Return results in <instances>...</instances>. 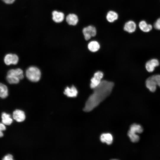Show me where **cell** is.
I'll return each mask as SVG.
<instances>
[{"label": "cell", "instance_id": "obj_1", "mask_svg": "<svg viewBox=\"0 0 160 160\" xmlns=\"http://www.w3.org/2000/svg\"><path fill=\"white\" fill-rule=\"evenodd\" d=\"M114 85L113 82L102 80L94 89L93 92L87 100L84 110L89 112L97 106L111 94Z\"/></svg>", "mask_w": 160, "mask_h": 160}, {"label": "cell", "instance_id": "obj_2", "mask_svg": "<svg viewBox=\"0 0 160 160\" xmlns=\"http://www.w3.org/2000/svg\"><path fill=\"white\" fill-rule=\"evenodd\" d=\"M24 78L23 70L20 68L11 69L8 71L6 80L10 84L18 83Z\"/></svg>", "mask_w": 160, "mask_h": 160}, {"label": "cell", "instance_id": "obj_3", "mask_svg": "<svg viewBox=\"0 0 160 160\" xmlns=\"http://www.w3.org/2000/svg\"><path fill=\"white\" fill-rule=\"evenodd\" d=\"M143 131V128L141 125L134 123L130 126L127 132V135L131 142L136 143L138 142L140 139L139 136L136 133H141Z\"/></svg>", "mask_w": 160, "mask_h": 160}, {"label": "cell", "instance_id": "obj_4", "mask_svg": "<svg viewBox=\"0 0 160 160\" xmlns=\"http://www.w3.org/2000/svg\"><path fill=\"white\" fill-rule=\"evenodd\" d=\"M25 74L27 78L33 82L38 81L41 77V72L40 70L34 66L28 68L26 71Z\"/></svg>", "mask_w": 160, "mask_h": 160}, {"label": "cell", "instance_id": "obj_5", "mask_svg": "<svg viewBox=\"0 0 160 160\" xmlns=\"http://www.w3.org/2000/svg\"><path fill=\"white\" fill-rule=\"evenodd\" d=\"M84 38L86 40L89 39L92 37L95 36L96 34V30L95 27L89 25L84 28L82 31Z\"/></svg>", "mask_w": 160, "mask_h": 160}, {"label": "cell", "instance_id": "obj_6", "mask_svg": "<svg viewBox=\"0 0 160 160\" xmlns=\"http://www.w3.org/2000/svg\"><path fill=\"white\" fill-rule=\"evenodd\" d=\"M103 76V73L101 71H98L94 73L93 77L91 80L90 87L91 88L94 89L100 84Z\"/></svg>", "mask_w": 160, "mask_h": 160}, {"label": "cell", "instance_id": "obj_7", "mask_svg": "<svg viewBox=\"0 0 160 160\" xmlns=\"http://www.w3.org/2000/svg\"><path fill=\"white\" fill-rule=\"evenodd\" d=\"M18 60L19 58L17 55L12 53L7 54L4 58V62L7 65H16L18 63Z\"/></svg>", "mask_w": 160, "mask_h": 160}, {"label": "cell", "instance_id": "obj_8", "mask_svg": "<svg viewBox=\"0 0 160 160\" xmlns=\"http://www.w3.org/2000/svg\"><path fill=\"white\" fill-rule=\"evenodd\" d=\"M159 65L158 60L153 58L148 60L145 64V67L146 70L149 72H153L156 67Z\"/></svg>", "mask_w": 160, "mask_h": 160}, {"label": "cell", "instance_id": "obj_9", "mask_svg": "<svg viewBox=\"0 0 160 160\" xmlns=\"http://www.w3.org/2000/svg\"><path fill=\"white\" fill-rule=\"evenodd\" d=\"M146 87L152 92H155L156 89L157 84L153 76L148 78L145 81Z\"/></svg>", "mask_w": 160, "mask_h": 160}, {"label": "cell", "instance_id": "obj_10", "mask_svg": "<svg viewBox=\"0 0 160 160\" xmlns=\"http://www.w3.org/2000/svg\"><path fill=\"white\" fill-rule=\"evenodd\" d=\"M13 117L15 120L18 122L23 121L25 118L24 112L22 110L18 109L13 112Z\"/></svg>", "mask_w": 160, "mask_h": 160}, {"label": "cell", "instance_id": "obj_11", "mask_svg": "<svg viewBox=\"0 0 160 160\" xmlns=\"http://www.w3.org/2000/svg\"><path fill=\"white\" fill-rule=\"evenodd\" d=\"M64 93L69 97H76L78 94V91L74 86H72L71 88L67 87L65 89Z\"/></svg>", "mask_w": 160, "mask_h": 160}, {"label": "cell", "instance_id": "obj_12", "mask_svg": "<svg viewBox=\"0 0 160 160\" xmlns=\"http://www.w3.org/2000/svg\"><path fill=\"white\" fill-rule=\"evenodd\" d=\"M52 14V19L56 23H60L63 21L64 19V15L62 12L54 11Z\"/></svg>", "mask_w": 160, "mask_h": 160}, {"label": "cell", "instance_id": "obj_13", "mask_svg": "<svg viewBox=\"0 0 160 160\" xmlns=\"http://www.w3.org/2000/svg\"><path fill=\"white\" fill-rule=\"evenodd\" d=\"M100 140L103 143H106L109 145L112 144L113 141V137L110 133H103L100 136Z\"/></svg>", "mask_w": 160, "mask_h": 160}, {"label": "cell", "instance_id": "obj_14", "mask_svg": "<svg viewBox=\"0 0 160 160\" xmlns=\"http://www.w3.org/2000/svg\"><path fill=\"white\" fill-rule=\"evenodd\" d=\"M66 20L68 24L72 25H76L79 20L77 16L74 14L68 15L66 17Z\"/></svg>", "mask_w": 160, "mask_h": 160}, {"label": "cell", "instance_id": "obj_15", "mask_svg": "<svg viewBox=\"0 0 160 160\" xmlns=\"http://www.w3.org/2000/svg\"><path fill=\"white\" fill-rule=\"evenodd\" d=\"M124 28V31L129 33H132L135 30L136 25L134 21H129L125 24Z\"/></svg>", "mask_w": 160, "mask_h": 160}, {"label": "cell", "instance_id": "obj_16", "mask_svg": "<svg viewBox=\"0 0 160 160\" xmlns=\"http://www.w3.org/2000/svg\"><path fill=\"white\" fill-rule=\"evenodd\" d=\"M8 95V90L7 86L0 83V97L4 99L7 97Z\"/></svg>", "mask_w": 160, "mask_h": 160}, {"label": "cell", "instance_id": "obj_17", "mask_svg": "<svg viewBox=\"0 0 160 160\" xmlns=\"http://www.w3.org/2000/svg\"><path fill=\"white\" fill-rule=\"evenodd\" d=\"M140 29L143 31L147 32L151 30L152 26L151 25L148 24L145 21L142 20L140 21L139 25Z\"/></svg>", "mask_w": 160, "mask_h": 160}, {"label": "cell", "instance_id": "obj_18", "mask_svg": "<svg viewBox=\"0 0 160 160\" xmlns=\"http://www.w3.org/2000/svg\"><path fill=\"white\" fill-rule=\"evenodd\" d=\"M2 123L4 125H10L12 122V119L10 115L5 112L2 113L1 115Z\"/></svg>", "mask_w": 160, "mask_h": 160}, {"label": "cell", "instance_id": "obj_19", "mask_svg": "<svg viewBox=\"0 0 160 160\" xmlns=\"http://www.w3.org/2000/svg\"><path fill=\"white\" fill-rule=\"evenodd\" d=\"M118 15L116 12L113 11H109L107 14L106 18L108 21L112 23L117 19Z\"/></svg>", "mask_w": 160, "mask_h": 160}, {"label": "cell", "instance_id": "obj_20", "mask_svg": "<svg viewBox=\"0 0 160 160\" xmlns=\"http://www.w3.org/2000/svg\"><path fill=\"white\" fill-rule=\"evenodd\" d=\"M88 47L91 51L95 52L99 49L100 45L98 42L97 41H92L89 43Z\"/></svg>", "mask_w": 160, "mask_h": 160}, {"label": "cell", "instance_id": "obj_21", "mask_svg": "<svg viewBox=\"0 0 160 160\" xmlns=\"http://www.w3.org/2000/svg\"><path fill=\"white\" fill-rule=\"evenodd\" d=\"M152 76L156 83L157 85L160 88V74H156Z\"/></svg>", "mask_w": 160, "mask_h": 160}, {"label": "cell", "instance_id": "obj_22", "mask_svg": "<svg viewBox=\"0 0 160 160\" xmlns=\"http://www.w3.org/2000/svg\"><path fill=\"white\" fill-rule=\"evenodd\" d=\"M154 27L156 29L160 30V18L158 19L154 23Z\"/></svg>", "mask_w": 160, "mask_h": 160}, {"label": "cell", "instance_id": "obj_23", "mask_svg": "<svg viewBox=\"0 0 160 160\" xmlns=\"http://www.w3.org/2000/svg\"><path fill=\"white\" fill-rule=\"evenodd\" d=\"M13 157L12 155L9 154L5 156L3 159V160H12Z\"/></svg>", "mask_w": 160, "mask_h": 160}, {"label": "cell", "instance_id": "obj_24", "mask_svg": "<svg viewBox=\"0 0 160 160\" xmlns=\"http://www.w3.org/2000/svg\"><path fill=\"white\" fill-rule=\"evenodd\" d=\"M4 3L7 4H11L13 3L15 0H1Z\"/></svg>", "mask_w": 160, "mask_h": 160}, {"label": "cell", "instance_id": "obj_25", "mask_svg": "<svg viewBox=\"0 0 160 160\" xmlns=\"http://www.w3.org/2000/svg\"><path fill=\"white\" fill-rule=\"evenodd\" d=\"M6 127L4 124L3 123H0V130L3 131L5 130Z\"/></svg>", "mask_w": 160, "mask_h": 160}, {"label": "cell", "instance_id": "obj_26", "mask_svg": "<svg viewBox=\"0 0 160 160\" xmlns=\"http://www.w3.org/2000/svg\"><path fill=\"white\" fill-rule=\"evenodd\" d=\"M3 133L2 131L0 130V137H1L3 136Z\"/></svg>", "mask_w": 160, "mask_h": 160}]
</instances>
